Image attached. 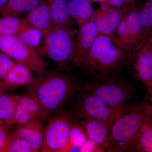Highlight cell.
<instances>
[{
    "label": "cell",
    "instance_id": "cell-35",
    "mask_svg": "<svg viewBox=\"0 0 152 152\" xmlns=\"http://www.w3.org/2000/svg\"><path fill=\"white\" fill-rule=\"evenodd\" d=\"M9 0H0V13Z\"/></svg>",
    "mask_w": 152,
    "mask_h": 152
},
{
    "label": "cell",
    "instance_id": "cell-16",
    "mask_svg": "<svg viewBox=\"0 0 152 152\" xmlns=\"http://www.w3.org/2000/svg\"><path fill=\"white\" fill-rule=\"evenodd\" d=\"M80 124L84 128L88 138L94 142L99 152L106 151V146L112 124L98 121H82Z\"/></svg>",
    "mask_w": 152,
    "mask_h": 152
},
{
    "label": "cell",
    "instance_id": "cell-4",
    "mask_svg": "<svg viewBox=\"0 0 152 152\" xmlns=\"http://www.w3.org/2000/svg\"><path fill=\"white\" fill-rule=\"evenodd\" d=\"M77 31L69 27H54L44 36L39 49L42 56L52 60L59 67L72 65L75 56Z\"/></svg>",
    "mask_w": 152,
    "mask_h": 152
},
{
    "label": "cell",
    "instance_id": "cell-15",
    "mask_svg": "<svg viewBox=\"0 0 152 152\" xmlns=\"http://www.w3.org/2000/svg\"><path fill=\"white\" fill-rule=\"evenodd\" d=\"M26 24L42 33L43 36L54 27L47 0H42L23 18Z\"/></svg>",
    "mask_w": 152,
    "mask_h": 152
},
{
    "label": "cell",
    "instance_id": "cell-26",
    "mask_svg": "<svg viewBox=\"0 0 152 152\" xmlns=\"http://www.w3.org/2000/svg\"><path fill=\"white\" fill-rule=\"evenodd\" d=\"M95 11L91 0H80V8L78 18L76 21L78 26L93 20Z\"/></svg>",
    "mask_w": 152,
    "mask_h": 152
},
{
    "label": "cell",
    "instance_id": "cell-2",
    "mask_svg": "<svg viewBox=\"0 0 152 152\" xmlns=\"http://www.w3.org/2000/svg\"><path fill=\"white\" fill-rule=\"evenodd\" d=\"M128 58L113 38L99 34L79 67L94 80H103L119 77Z\"/></svg>",
    "mask_w": 152,
    "mask_h": 152
},
{
    "label": "cell",
    "instance_id": "cell-22",
    "mask_svg": "<svg viewBox=\"0 0 152 152\" xmlns=\"http://www.w3.org/2000/svg\"><path fill=\"white\" fill-rule=\"evenodd\" d=\"M1 152H34L29 145L15 132L7 135Z\"/></svg>",
    "mask_w": 152,
    "mask_h": 152
},
{
    "label": "cell",
    "instance_id": "cell-23",
    "mask_svg": "<svg viewBox=\"0 0 152 152\" xmlns=\"http://www.w3.org/2000/svg\"><path fill=\"white\" fill-rule=\"evenodd\" d=\"M42 36L40 31L26 25L15 36L24 43L36 49L40 43Z\"/></svg>",
    "mask_w": 152,
    "mask_h": 152
},
{
    "label": "cell",
    "instance_id": "cell-40",
    "mask_svg": "<svg viewBox=\"0 0 152 152\" xmlns=\"http://www.w3.org/2000/svg\"><path fill=\"white\" fill-rule=\"evenodd\" d=\"M151 35H152V32L151 33Z\"/></svg>",
    "mask_w": 152,
    "mask_h": 152
},
{
    "label": "cell",
    "instance_id": "cell-9",
    "mask_svg": "<svg viewBox=\"0 0 152 152\" xmlns=\"http://www.w3.org/2000/svg\"><path fill=\"white\" fill-rule=\"evenodd\" d=\"M0 51L35 73L48 67L38 51L24 43L16 36H0Z\"/></svg>",
    "mask_w": 152,
    "mask_h": 152
},
{
    "label": "cell",
    "instance_id": "cell-36",
    "mask_svg": "<svg viewBox=\"0 0 152 152\" xmlns=\"http://www.w3.org/2000/svg\"><path fill=\"white\" fill-rule=\"evenodd\" d=\"M6 89V87L5 86V85H4L3 81L0 82V95L3 94V91Z\"/></svg>",
    "mask_w": 152,
    "mask_h": 152
},
{
    "label": "cell",
    "instance_id": "cell-8",
    "mask_svg": "<svg viewBox=\"0 0 152 152\" xmlns=\"http://www.w3.org/2000/svg\"><path fill=\"white\" fill-rule=\"evenodd\" d=\"M73 111L83 121L98 120L112 124L128 107L122 109L110 107L93 95L80 89L77 91Z\"/></svg>",
    "mask_w": 152,
    "mask_h": 152
},
{
    "label": "cell",
    "instance_id": "cell-29",
    "mask_svg": "<svg viewBox=\"0 0 152 152\" xmlns=\"http://www.w3.org/2000/svg\"><path fill=\"white\" fill-rule=\"evenodd\" d=\"M80 8V0H68V9L73 20L76 22L78 18Z\"/></svg>",
    "mask_w": 152,
    "mask_h": 152
},
{
    "label": "cell",
    "instance_id": "cell-11",
    "mask_svg": "<svg viewBox=\"0 0 152 152\" xmlns=\"http://www.w3.org/2000/svg\"><path fill=\"white\" fill-rule=\"evenodd\" d=\"M50 114L31 91L27 90L21 98L11 124L19 125L33 120L44 121L50 118Z\"/></svg>",
    "mask_w": 152,
    "mask_h": 152
},
{
    "label": "cell",
    "instance_id": "cell-3",
    "mask_svg": "<svg viewBox=\"0 0 152 152\" xmlns=\"http://www.w3.org/2000/svg\"><path fill=\"white\" fill-rule=\"evenodd\" d=\"M152 110V105L145 102L128 107L111 126L106 151H129L133 141Z\"/></svg>",
    "mask_w": 152,
    "mask_h": 152
},
{
    "label": "cell",
    "instance_id": "cell-6",
    "mask_svg": "<svg viewBox=\"0 0 152 152\" xmlns=\"http://www.w3.org/2000/svg\"><path fill=\"white\" fill-rule=\"evenodd\" d=\"M75 122L72 112L63 110L49 118L44 129L41 152H65L69 145L71 132Z\"/></svg>",
    "mask_w": 152,
    "mask_h": 152
},
{
    "label": "cell",
    "instance_id": "cell-1",
    "mask_svg": "<svg viewBox=\"0 0 152 152\" xmlns=\"http://www.w3.org/2000/svg\"><path fill=\"white\" fill-rule=\"evenodd\" d=\"M36 73L26 88L35 95L50 115L63 110L80 87L74 77L62 72L45 69Z\"/></svg>",
    "mask_w": 152,
    "mask_h": 152
},
{
    "label": "cell",
    "instance_id": "cell-12",
    "mask_svg": "<svg viewBox=\"0 0 152 152\" xmlns=\"http://www.w3.org/2000/svg\"><path fill=\"white\" fill-rule=\"evenodd\" d=\"M134 7L102 5V7L95 11L93 20L96 26L99 34L113 38L125 14Z\"/></svg>",
    "mask_w": 152,
    "mask_h": 152
},
{
    "label": "cell",
    "instance_id": "cell-18",
    "mask_svg": "<svg viewBox=\"0 0 152 152\" xmlns=\"http://www.w3.org/2000/svg\"><path fill=\"white\" fill-rule=\"evenodd\" d=\"M54 27H69L72 20L68 9V0H47Z\"/></svg>",
    "mask_w": 152,
    "mask_h": 152
},
{
    "label": "cell",
    "instance_id": "cell-31",
    "mask_svg": "<svg viewBox=\"0 0 152 152\" xmlns=\"http://www.w3.org/2000/svg\"><path fill=\"white\" fill-rule=\"evenodd\" d=\"M97 146L94 142L88 139L84 145L81 148V152H98Z\"/></svg>",
    "mask_w": 152,
    "mask_h": 152
},
{
    "label": "cell",
    "instance_id": "cell-21",
    "mask_svg": "<svg viewBox=\"0 0 152 152\" xmlns=\"http://www.w3.org/2000/svg\"><path fill=\"white\" fill-rule=\"evenodd\" d=\"M26 25L23 18L6 16L0 18V36H16Z\"/></svg>",
    "mask_w": 152,
    "mask_h": 152
},
{
    "label": "cell",
    "instance_id": "cell-13",
    "mask_svg": "<svg viewBox=\"0 0 152 152\" xmlns=\"http://www.w3.org/2000/svg\"><path fill=\"white\" fill-rule=\"evenodd\" d=\"M99 34V31L93 20L79 26L76 37L75 56L72 64L73 66L79 67Z\"/></svg>",
    "mask_w": 152,
    "mask_h": 152
},
{
    "label": "cell",
    "instance_id": "cell-25",
    "mask_svg": "<svg viewBox=\"0 0 152 152\" xmlns=\"http://www.w3.org/2000/svg\"><path fill=\"white\" fill-rule=\"evenodd\" d=\"M88 139L84 128L80 124L75 122L71 132L69 146H75L81 148Z\"/></svg>",
    "mask_w": 152,
    "mask_h": 152
},
{
    "label": "cell",
    "instance_id": "cell-30",
    "mask_svg": "<svg viewBox=\"0 0 152 152\" xmlns=\"http://www.w3.org/2000/svg\"><path fill=\"white\" fill-rule=\"evenodd\" d=\"M142 0H108L110 6L118 7H132L135 6Z\"/></svg>",
    "mask_w": 152,
    "mask_h": 152
},
{
    "label": "cell",
    "instance_id": "cell-39",
    "mask_svg": "<svg viewBox=\"0 0 152 152\" xmlns=\"http://www.w3.org/2000/svg\"><path fill=\"white\" fill-rule=\"evenodd\" d=\"M151 118L152 119V113H151Z\"/></svg>",
    "mask_w": 152,
    "mask_h": 152
},
{
    "label": "cell",
    "instance_id": "cell-14",
    "mask_svg": "<svg viewBox=\"0 0 152 152\" xmlns=\"http://www.w3.org/2000/svg\"><path fill=\"white\" fill-rule=\"evenodd\" d=\"M43 122L35 120L18 125L14 132L31 146L34 152H41L44 142Z\"/></svg>",
    "mask_w": 152,
    "mask_h": 152
},
{
    "label": "cell",
    "instance_id": "cell-27",
    "mask_svg": "<svg viewBox=\"0 0 152 152\" xmlns=\"http://www.w3.org/2000/svg\"><path fill=\"white\" fill-rule=\"evenodd\" d=\"M25 0H9L1 11L2 16L18 17L23 14Z\"/></svg>",
    "mask_w": 152,
    "mask_h": 152
},
{
    "label": "cell",
    "instance_id": "cell-20",
    "mask_svg": "<svg viewBox=\"0 0 152 152\" xmlns=\"http://www.w3.org/2000/svg\"><path fill=\"white\" fill-rule=\"evenodd\" d=\"M21 98L18 95H0V119L10 121L16 112Z\"/></svg>",
    "mask_w": 152,
    "mask_h": 152
},
{
    "label": "cell",
    "instance_id": "cell-19",
    "mask_svg": "<svg viewBox=\"0 0 152 152\" xmlns=\"http://www.w3.org/2000/svg\"><path fill=\"white\" fill-rule=\"evenodd\" d=\"M129 151L152 152L151 113L137 134Z\"/></svg>",
    "mask_w": 152,
    "mask_h": 152
},
{
    "label": "cell",
    "instance_id": "cell-33",
    "mask_svg": "<svg viewBox=\"0 0 152 152\" xmlns=\"http://www.w3.org/2000/svg\"><path fill=\"white\" fill-rule=\"evenodd\" d=\"M7 137L6 133L1 128H0V152L2 148L3 145Z\"/></svg>",
    "mask_w": 152,
    "mask_h": 152
},
{
    "label": "cell",
    "instance_id": "cell-7",
    "mask_svg": "<svg viewBox=\"0 0 152 152\" xmlns=\"http://www.w3.org/2000/svg\"><path fill=\"white\" fill-rule=\"evenodd\" d=\"M139 10L134 6L128 11L113 36V39L117 46L129 57L146 40Z\"/></svg>",
    "mask_w": 152,
    "mask_h": 152
},
{
    "label": "cell",
    "instance_id": "cell-38",
    "mask_svg": "<svg viewBox=\"0 0 152 152\" xmlns=\"http://www.w3.org/2000/svg\"><path fill=\"white\" fill-rule=\"evenodd\" d=\"M146 1H152V0H145V2Z\"/></svg>",
    "mask_w": 152,
    "mask_h": 152
},
{
    "label": "cell",
    "instance_id": "cell-24",
    "mask_svg": "<svg viewBox=\"0 0 152 152\" xmlns=\"http://www.w3.org/2000/svg\"><path fill=\"white\" fill-rule=\"evenodd\" d=\"M140 18L143 27L145 39L152 31V1L145 2L139 10Z\"/></svg>",
    "mask_w": 152,
    "mask_h": 152
},
{
    "label": "cell",
    "instance_id": "cell-37",
    "mask_svg": "<svg viewBox=\"0 0 152 152\" xmlns=\"http://www.w3.org/2000/svg\"><path fill=\"white\" fill-rule=\"evenodd\" d=\"M148 99L149 101V103L151 104L152 105V89L151 92V94H150V95H149V96L148 97Z\"/></svg>",
    "mask_w": 152,
    "mask_h": 152
},
{
    "label": "cell",
    "instance_id": "cell-5",
    "mask_svg": "<svg viewBox=\"0 0 152 152\" xmlns=\"http://www.w3.org/2000/svg\"><path fill=\"white\" fill-rule=\"evenodd\" d=\"M80 89L93 95L110 107L122 109L134 96L135 90L127 81L119 77L88 82Z\"/></svg>",
    "mask_w": 152,
    "mask_h": 152
},
{
    "label": "cell",
    "instance_id": "cell-34",
    "mask_svg": "<svg viewBox=\"0 0 152 152\" xmlns=\"http://www.w3.org/2000/svg\"><path fill=\"white\" fill-rule=\"evenodd\" d=\"M92 3H97L100 4L101 5H108V0H91Z\"/></svg>",
    "mask_w": 152,
    "mask_h": 152
},
{
    "label": "cell",
    "instance_id": "cell-28",
    "mask_svg": "<svg viewBox=\"0 0 152 152\" xmlns=\"http://www.w3.org/2000/svg\"><path fill=\"white\" fill-rule=\"evenodd\" d=\"M10 57L0 51V80L4 78L10 69L15 61H12Z\"/></svg>",
    "mask_w": 152,
    "mask_h": 152
},
{
    "label": "cell",
    "instance_id": "cell-17",
    "mask_svg": "<svg viewBox=\"0 0 152 152\" xmlns=\"http://www.w3.org/2000/svg\"><path fill=\"white\" fill-rule=\"evenodd\" d=\"M31 71L26 66L15 62L3 80L6 89L27 87L32 81Z\"/></svg>",
    "mask_w": 152,
    "mask_h": 152
},
{
    "label": "cell",
    "instance_id": "cell-10",
    "mask_svg": "<svg viewBox=\"0 0 152 152\" xmlns=\"http://www.w3.org/2000/svg\"><path fill=\"white\" fill-rule=\"evenodd\" d=\"M135 77L145 86L147 96L152 89V36L138 46L129 57L127 62Z\"/></svg>",
    "mask_w": 152,
    "mask_h": 152
},
{
    "label": "cell",
    "instance_id": "cell-32",
    "mask_svg": "<svg viewBox=\"0 0 152 152\" xmlns=\"http://www.w3.org/2000/svg\"><path fill=\"white\" fill-rule=\"evenodd\" d=\"M42 0H25L23 14L28 13L36 7Z\"/></svg>",
    "mask_w": 152,
    "mask_h": 152
}]
</instances>
